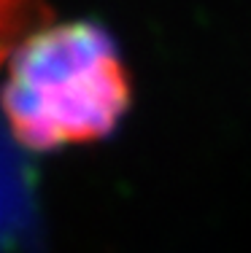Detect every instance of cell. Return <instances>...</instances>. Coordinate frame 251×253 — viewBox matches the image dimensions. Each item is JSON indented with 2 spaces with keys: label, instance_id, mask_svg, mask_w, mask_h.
<instances>
[{
  "label": "cell",
  "instance_id": "cell-1",
  "mask_svg": "<svg viewBox=\"0 0 251 253\" xmlns=\"http://www.w3.org/2000/svg\"><path fill=\"white\" fill-rule=\"evenodd\" d=\"M8 129L30 151L108 137L133 102L113 35L95 22H59L11 54L3 84Z\"/></svg>",
  "mask_w": 251,
  "mask_h": 253
}]
</instances>
